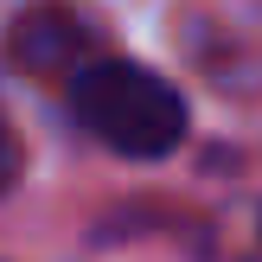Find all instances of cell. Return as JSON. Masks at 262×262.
<instances>
[{"label":"cell","mask_w":262,"mask_h":262,"mask_svg":"<svg viewBox=\"0 0 262 262\" xmlns=\"http://www.w3.org/2000/svg\"><path fill=\"white\" fill-rule=\"evenodd\" d=\"M71 109L96 141H109L115 154L135 160H160L186 141V102L166 77H154L147 64L128 58H102L83 64L71 77Z\"/></svg>","instance_id":"obj_1"},{"label":"cell","mask_w":262,"mask_h":262,"mask_svg":"<svg viewBox=\"0 0 262 262\" xmlns=\"http://www.w3.org/2000/svg\"><path fill=\"white\" fill-rule=\"evenodd\" d=\"M77 51H83V19H77L71 7H38V13H26V19L13 26V58H19L26 71H58Z\"/></svg>","instance_id":"obj_2"},{"label":"cell","mask_w":262,"mask_h":262,"mask_svg":"<svg viewBox=\"0 0 262 262\" xmlns=\"http://www.w3.org/2000/svg\"><path fill=\"white\" fill-rule=\"evenodd\" d=\"M13 179H19V141H13V128L0 122V192H7Z\"/></svg>","instance_id":"obj_3"}]
</instances>
